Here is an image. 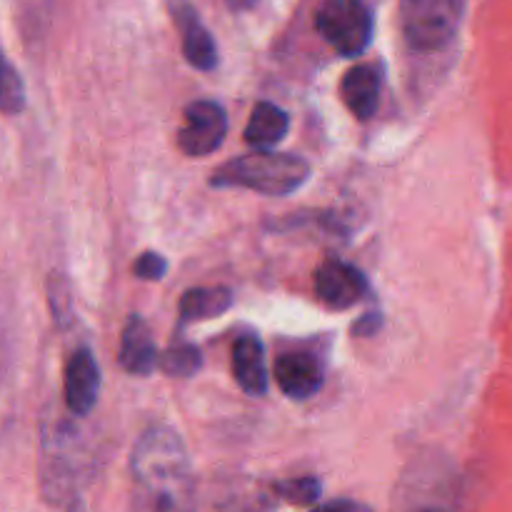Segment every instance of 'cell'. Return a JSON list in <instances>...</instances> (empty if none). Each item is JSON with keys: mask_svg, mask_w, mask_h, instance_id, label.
Masks as SVG:
<instances>
[{"mask_svg": "<svg viewBox=\"0 0 512 512\" xmlns=\"http://www.w3.org/2000/svg\"><path fill=\"white\" fill-rule=\"evenodd\" d=\"M130 512H195V478L188 450L168 425L140 435L130 458Z\"/></svg>", "mask_w": 512, "mask_h": 512, "instance_id": "cell-1", "label": "cell"}, {"mask_svg": "<svg viewBox=\"0 0 512 512\" xmlns=\"http://www.w3.org/2000/svg\"><path fill=\"white\" fill-rule=\"evenodd\" d=\"M40 493L48 503H70L75 490L93 473V458L80 445V430L63 418H48L40 448Z\"/></svg>", "mask_w": 512, "mask_h": 512, "instance_id": "cell-2", "label": "cell"}, {"mask_svg": "<svg viewBox=\"0 0 512 512\" xmlns=\"http://www.w3.org/2000/svg\"><path fill=\"white\" fill-rule=\"evenodd\" d=\"M310 178V165L300 155L253 150L220 165L210 178L213 188H245L263 195H290Z\"/></svg>", "mask_w": 512, "mask_h": 512, "instance_id": "cell-3", "label": "cell"}, {"mask_svg": "<svg viewBox=\"0 0 512 512\" xmlns=\"http://www.w3.org/2000/svg\"><path fill=\"white\" fill-rule=\"evenodd\" d=\"M468 0H400V28L413 50L435 53L453 43Z\"/></svg>", "mask_w": 512, "mask_h": 512, "instance_id": "cell-4", "label": "cell"}, {"mask_svg": "<svg viewBox=\"0 0 512 512\" xmlns=\"http://www.w3.org/2000/svg\"><path fill=\"white\" fill-rule=\"evenodd\" d=\"M318 33L345 58L365 53L373 40V13L365 0H325L315 13Z\"/></svg>", "mask_w": 512, "mask_h": 512, "instance_id": "cell-5", "label": "cell"}, {"mask_svg": "<svg viewBox=\"0 0 512 512\" xmlns=\"http://www.w3.org/2000/svg\"><path fill=\"white\" fill-rule=\"evenodd\" d=\"M228 133V115L215 100H195L185 108V123L178 133V145L190 158H205L223 145Z\"/></svg>", "mask_w": 512, "mask_h": 512, "instance_id": "cell-6", "label": "cell"}, {"mask_svg": "<svg viewBox=\"0 0 512 512\" xmlns=\"http://www.w3.org/2000/svg\"><path fill=\"white\" fill-rule=\"evenodd\" d=\"M370 290L368 278L363 270L355 265L345 263V260H325L318 270H315V293L325 305L335 310L353 308L358 300L365 298Z\"/></svg>", "mask_w": 512, "mask_h": 512, "instance_id": "cell-7", "label": "cell"}, {"mask_svg": "<svg viewBox=\"0 0 512 512\" xmlns=\"http://www.w3.org/2000/svg\"><path fill=\"white\" fill-rule=\"evenodd\" d=\"M65 403H68L70 415L75 418H88L93 413L100 395V370L93 350L78 348L65 368Z\"/></svg>", "mask_w": 512, "mask_h": 512, "instance_id": "cell-8", "label": "cell"}, {"mask_svg": "<svg viewBox=\"0 0 512 512\" xmlns=\"http://www.w3.org/2000/svg\"><path fill=\"white\" fill-rule=\"evenodd\" d=\"M170 13L183 38V53L193 68L213 70L218 65V45L188 0H170Z\"/></svg>", "mask_w": 512, "mask_h": 512, "instance_id": "cell-9", "label": "cell"}, {"mask_svg": "<svg viewBox=\"0 0 512 512\" xmlns=\"http://www.w3.org/2000/svg\"><path fill=\"white\" fill-rule=\"evenodd\" d=\"M323 380V363L310 353H285L275 363V383L293 400H308L318 395Z\"/></svg>", "mask_w": 512, "mask_h": 512, "instance_id": "cell-10", "label": "cell"}, {"mask_svg": "<svg viewBox=\"0 0 512 512\" xmlns=\"http://www.w3.org/2000/svg\"><path fill=\"white\" fill-rule=\"evenodd\" d=\"M158 358L160 355L155 350V340L148 323L140 315H130V320L123 328V335H120L118 350V360L123 365V370L130 375L148 378L158 368Z\"/></svg>", "mask_w": 512, "mask_h": 512, "instance_id": "cell-11", "label": "cell"}, {"mask_svg": "<svg viewBox=\"0 0 512 512\" xmlns=\"http://www.w3.org/2000/svg\"><path fill=\"white\" fill-rule=\"evenodd\" d=\"M380 73L375 65H355L340 83V95L358 120L373 118L380 103Z\"/></svg>", "mask_w": 512, "mask_h": 512, "instance_id": "cell-12", "label": "cell"}, {"mask_svg": "<svg viewBox=\"0 0 512 512\" xmlns=\"http://www.w3.org/2000/svg\"><path fill=\"white\" fill-rule=\"evenodd\" d=\"M233 375L248 395L260 398L268 393V365L260 338L245 335L233 345Z\"/></svg>", "mask_w": 512, "mask_h": 512, "instance_id": "cell-13", "label": "cell"}, {"mask_svg": "<svg viewBox=\"0 0 512 512\" xmlns=\"http://www.w3.org/2000/svg\"><path fill=\"white\" fill-rule=\"evenodd\" d=\"M290 118L283 108L275 103H258L250 113L248 125H245V140L253 145L255 150H270L288 135Z\"/></svg>", "mask_w": 512, "mask_h": 512, "instance_id": "cell-14", "label": "cell"}, {"mask_svg": "<svg viewBox=\"0 0 512 512\" xmlns=\"http://www.w3.org/2000/svg\"><path fill=\"white\" fill-rule=\"evenodd\" d=\"M233 290L225 285L210 288H190L180 298V320L183 323H200V320L220 318L233 305Z\"/></svg>", "mask_w": 512, "mask_h": 512, "instance_id": "cell-15", "label": "cell"}, {"mask_svg": "<svg viewBox=\"0 0 512 512\" xmlns=\"http://www.w3.org/2000/svg\"><path fill=\"white\" fill-rule=\"evenodd\" d=\"M25 108V83L0 48V113L18 115Z\"/></svg>", "mask_w": 512, "mask_h": 512, "instance_id": "cell-16", "label": "cell"}, {"mask_svg": "<svg viewBox=\"0 0 512 512\" xmlns=\"http://www.w3.org/2000/svg\"><path fill=\"white\" fill-rule=\"evenodd\" d=\"M158 368L170 378H190L203 368V355L193 343L173 345L158 358Z\"/></svg>", "mask_w": 512, "mask_h": 512, "instance_id": "cell-17", "label": "cell"}, {"mask_svg": "<svg viewBox=\"0 0 512 512\" xmlns=\"http://www.w3.org/2000/svg\"><path fill=\"white\" fill-rule=\"evenodd\" d=\"M275 495L285 500V503L293 505H315L323 495V485L313 475H305V478H293L285 480V483L275 485Z\"/></svg>", "mask_w": 512, "mask_h": 512, "instance_id": "cell-18", "label": "cell"}, {"mask_svg": "<svg viewBox=\"0 0 512 512\" xmlns=\"http://www.w3.org/2000/svg\"><path fill=\"white\" fill-rule=\"evenodd\" d=\"M48 295H50V308H53V318L60 328L70 323V288L65 283L63 275H50L48 280Z\"/></svg>", "mask_w": 512, "mask_h": 512, "instance_id": "cell-19", "label": "cell"}, {"mask_svg": "<svg viewBox=\"0 0 512 512\" xmlns=\"http://www.w3.org/2000/svg\"><path fill=\"white\" fill-rule=\"evenodd\" d=\"M133 273L138 275L140 280H160L165 273H168V260H165L160 253L148 250V253H143L138 260H135Z\"/></svg>", "mask_w": 512, "mask_h": 512, "instance_id": "cell-20", "label": "cell"}, {"mask_svg": "<svg viewBox=\"0 0 512 512\" xmlns=\"http://www.w3.org/2000/svg\"><path fill=\"white\" fill-rule=\"evenodd\" d=\"M310 512H373L365 503H358V500H333V503L318 505Z\"/></svg>", "mask_w": 512, "mask_h": 512, "instance_id": "cell-21", "label": "cell"}, {"mask_svg": "<svg viewBox=\"0 0 512 512\" xmlns=\"http://www.w3.org/2000/svg\"><path fill=\"white\" fill-rule=\"evenodd\" d=\"M378 328H380V315L368 313L360 318V323L353 325V335H373Z\"/></svg>", "mask_w": 512, "mask_h": 512, "instance_id": "cell-22", "label": "cell"}, {"mask_svg": "<svg viewBox=\"0 0 512 512\" xmlns=\"http://www.w3.org/2000/svg\"><path fill=\"white\" fill-rule=\"evenodd\" d=\"M225 3H228V8L235 10V13H245V10L253 8L258 0H225Z\"/></svg>", "mask_w": 512, "mask_h": 512, "instance_id": "cell-23", "label": "cell"}, {"mask_svg": "<svg viewBox=\"0 0 512 512\" xmlns=\"http://www.w3.org/2000/svg\"><path fill=\"white\" fill-rule=\"evenodd\" d=\"M65 512H85L83 500H80V498H73V500H70V503H68V510H65Z\"/></svg>", "mask_w": 512, "mask_h": 512, "instance_id": "cell-24", "label": "cell"}]
</instances>
